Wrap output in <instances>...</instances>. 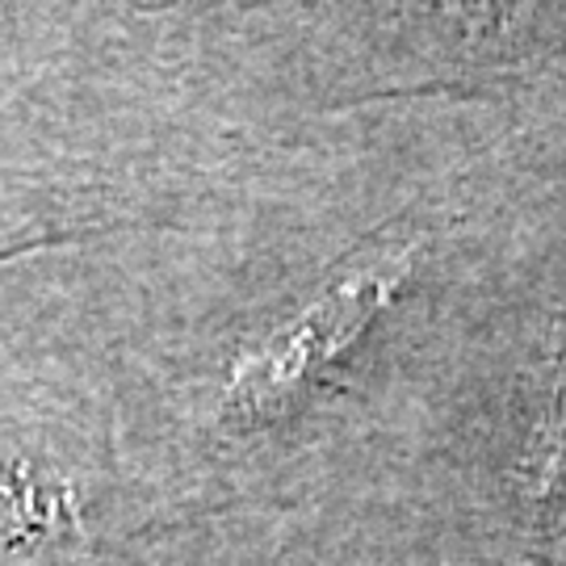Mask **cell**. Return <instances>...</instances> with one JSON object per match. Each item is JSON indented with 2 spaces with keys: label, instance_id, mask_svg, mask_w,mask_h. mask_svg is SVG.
<instances>
[{
  "label": "cell",
  "instance_id": "obj_2",
  "mask_svg": "<svg viewBox=\"0 0 566 566\" xmlns=\"http://www.w3.org/2000/svg\"><path fill=\"white\" fill-rule=\"evenodd\" d=\"M566 474V336L558 348V374H554V395H549V428H546V486Z\"/></svg>",
  "mask_w": 566,
  "mask_h": 566
},
{
  "label": "cell",
  "instance_id": "obj_1",
  "mask_svg": "<svg viewBox=\"0 0 566 566\" xmlns=\"http://www.w3.org/2000/svg\"><path fill=\"white\" fill-rule=\"evenodd\" d=\"M407 261H411V248L369 261L365 269L332 285L319 303L303 311L264 348L248 353L227 386V411H235L243 420H264V416L285 411L332 357H340L357 340L369 315L403 282Z\"/></svg>",
  "mask_w": 566,
  "mask_h": 566
}]
</instances>
